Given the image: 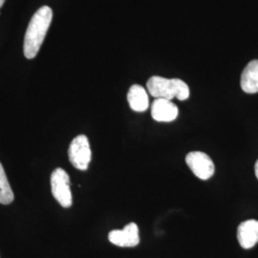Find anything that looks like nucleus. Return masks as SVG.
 I'll return each mask as SVG.
<instances>
[{"mask_svg": "<svg viewBox=\"0 0 258 258\" xmlns=\"http://www.w3.org/2000/svg\"><path fill=\"white\" fill-rule=\"evenodd\" d=\"M53 19V11L48 6L37 10L30 20L24 38V55L28 59L36 57L43 43Z\"/></svg>", "mask_w": 258, "mask_h": 258, "instance_id": "nucleus-1", "label": "nucleus"}, {"mask_svg": "<svg viewBox=\"0 0 258 258\" xmlns=\"http://www.w3.org/2000/svg\"><path fill=\"white\" fill-rule=\"evenodd\" d=\"M147 88L149 94L155 99L171 101L176 98L179 101H185L189 97L187 84L179 79H166L153 76L148 80Z\"/></svg>", "mask_w": 258, "mask_h": 258, "instance_id": "nucleus-2", "label": "nucleus"}, {"mask_svg": "<svg viewBox=\"0 0 258 258\" xmlns=\"http://www.w3.org/2000/svg\"><path fill=\"white\" fill-rule=\"evenodd\" d=\"M51 188L55 200L63 208H70L73 203L70 189V178L64 169L57 167L51 174Z\"/></svg>", "mask_w": 258, "mask_h": 258, "instance_id": "nucleus-3", "label": "nucleus"}, {"mask_svg": "<svg viewBox=\"0 0 258 258\" xmlns=\"http://www.w3.org/2000/svg\"><path fill=\"white\" fill-rule=\"evenodd\" d=\"M68 156L71 164L80 170H86L91 162L92 152L88 138L85 135H79L70 144Z\"/></svg>", "mask_w": 258, "mask_h": 258, "instance_id": "nucleus-4", "label": "nucleus"}, {"mask_svg": "<svg viewBox=\"0 0 258 258\" xmlns=\"http://www.w3.org/2000/svg\"><path fill=\"white\" fill-rule=\"evenodd\" d=\"M185 162L194 175L201 180H209L214 174V164L211 157L204 152H189L185 157Z\"/></svg>", "mask_w": 258, "mask_h": 258, "instance_id": "nucleus-5", "label": "nucleus"}, {"mask_svg": "<svg viewBox=\"0 0 258 258\" xmlns=\"http://www.w3.org/2000/svg\"><path fill=\"white\" fill-rule=\"evenodd\" d=\"M108 239L118 247H136L140 243L138 226L132 222L122 230H113L108 234Z\"/></svg>", "mask_w": 258, "mask_h": 258, "instance_id": "nucleus-6", "label": "nucleus"}, {"mask_svg": "<svg viewBox=\"0 0 258 258\" xmlns=\"http://www.w3.org/2000/svg\"><path fill=\"white\" fill-rule=\"evenodd\" d=\"M178 107L173 102L166 99H155L151 106L153 120L161 122H170L178 117Z\"/></svg>", "mask_w": 258, "mask_h": 258, "instance_id": "nucleus-7", "label": "nucleus"}, {"mask_svg": "<svg viewBox=\"0 0 258 258\" xmlns=\"http://www.w3.org/2000/svg\"><path fill=\"white\" fill-rule=\"evenodd\" d=\"M237 239L243 249H251L258 243V221L242 222L237 229Z\"/></svg>", "mask_w": 258, "mask_h": 258, "instance_id": "nucleus-8", "label": "nucleus"}, {"mask_svg": "<svg viewBox=\"0 0 258 258\" xmlns=\"http://www.w3.org/2000/svg\"><path fill=\"white\" fill-rule=\"evenodd\" d=\"M240 84L245 93L255 94L258 92V59L251 60L244 68Z\"/></svg>", "mask_w": 258, "mask_h": 258, "instance_id": "nucleus-9", "label": "nucleus"}, {"mask_svg": "<svg viewBox=\"0 0 258 258\" xmlns=\"http://www.w3.org/2000/svg\"><path fill=\"white\" fill-rule=\"evenodd\" d=\"M127 101L130 108L136 112H145L148 110L149 106V99L147 90L139 84H134L129 88Z\"/></svg>", "mask_w": 258, "mask_h": 258, "instance_id": "nucleus-10", "label": "nucleus"}, {"mask_svg": "<svg viewBox=\"0 0 258 258\" xmlns=\"http://www.w3.org/2000/svg\"><path fill=\"white\" fill-rule=\"evenodd\" d=\"M14 192L7 179L5 170L0 163V204L9 205L14 201Z\"/></svg>", "mask_w": 258, "mask_h": 258, "instance_id": "nucleus-11", "label": "nucleus"}, {"mask_svg": "<svg viewBox=\"0 0 258 258\" xmlns=\"http://www.w3.org/2000/svg\"><path fill=\"white\" fill-rule=\"evenodd\" d=\"M254 171H255V175H256V178L258 179V160L256 161V163H255V166H254Z\"/></svg>", "mask_w": 258, "mask_h": 258, "instance_id": "nucleus-12", "label": "nucleus"}, {"mask_svg": "<svg viewBox=\"0 0 258 258\" xmlns=\"http://www.w3.org/2000/svg\"><path fill=\"white\" fill-rule=\"evenodd\" d=\"M4 2H5V0H0V8L3 6V4H4Z\"/></svg>", "mask_w": 258, "mask_h": 258, "instance_id": "nucleus-13", "label": "nucleus"}]
</instances>
